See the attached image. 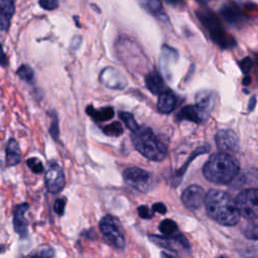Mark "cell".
Segmentation results:
<instances>
[{"label":"cell","instance_id":"f546056e","mask_svg":"<svg viewBox=\"0 0 258 258\" xmlns=\"http://www.w3.org/2000/svg\"><path fill=\"white\" fill-rule=\"evenodd\" d=\"M28 167L34 172V173H40L43 171V165L41 163V161L36 158V157H31L29 159H27L26 161Z\"/></svg>","mask_w":258,"mask_h":258},{"label":"cell","instance_id":"2e32d148","mask_svg":"<svg viewBox=\"0 0 258 258\" xmlns=\"http://www.w3.org/2000/svg\"><path fill=\"white\" fill-rule=\"evenodd\" d=\"M14 9V0H0V20L2 30L5 31L8 29Z\"/></svg>","mask_w":258,"mask_h":258},{"label":"cell","instance_id":"1f68e13d","mask_svg":"<svg viewBox=\"0 0 258 258\" xmlns=\"http://www.w3.org/2000/svg\"><path fill=\"white\" fill-rule=\"evenodd\" d=\"M137 213L142 219H151L154 212L150 210L147 206H140L137 208Z\"/></svg>","mask_w":258,"mask_h":258},{"label":"cell","instance_id":"ba28073f","mask_svg":"<svg viewBox=\"0 0 258 258\" xmlns=\"http://www.w3.org/2000/svg\"><path fill=\"white\" fill-rule=\"evenodd\" d=\"M123 178L128 185L142 192L148 191L153 184L152 175L148 171L139 167H129L125 169L123 172Z\"/></svg>","mask_w":258,"mask_h":258},{"label":"cell","instance_id":"30bf717a","mask_svg":"<svg viewBox=\"0 0 258 258\" xmlns=\"http://www.w3.org/2000/svg\"><path fill=\"white\" fill-rule=\"evenodd\" d=\"M44 181L46 188L51 194L59 192L64 186V173L57 163H51L45 172Z\"/></svg>","mask_w":258,"mask_h":258},{"label":"cell","instance_id":"e0dca14e","mask_svg":"<svg viewBox=\"0 0 258 258\" xmlns=\"http://www.w3.org/2000/svg\"><path fill=\"white\" fill-rule=\"evenodd\" d=\"M176 106V96L171 91H165L158 97L157 108L159 112L168 114L174 110Z\"/></svg>","mask_w":258,"mask_h":258},{"label":"cell","instance_id":"7c38bea8","mask_svg":"<svg viewBox=\"0 0 258 258\" xmlns=\"http://www.w3.org/2000/svg\"><path fill=\"white\" fill-rule=\"evenodd\" d=\"M217 147L222 152H237L239 150V140L234 131L230 129H222L217 132L216 137Z\"/></svg>","mask_w":258,"mask_h":258},{"label":"cell","instance_id":"7402d4cb","mask_svg":"<svg viewBox=\"0 0 258 258\" xmlns=\"http://www.w3.org/2000/svg\"><path fill=\"white\" fill-rule=\"evenodd\" d=\"M159 231L165 236V237H173L178 234V228L174 221L172 220H163L158 227Z\"/></svg>","mask_w":258,"mask_h":258},{"label":"cell","instance_id":"8992f818","mask_svg":"<svg viewBox=\"0 0 258 258\" xmlns=\"http://www.w3.org/2000/svg\"><path fill=\"white\" fill-rule=\"evenodd\" d=\"M100 231L105 241L119 250L125 248V238L119 221L110 215L102 218L99 224Z\"/></svg>","mask_w":258,"mask_h":258},{"label":"cell","instance_id":"60d3db41","mask_svg":"<svg viewBox=\"0 0 258 258\" xmlns=\"http://www.w3.org/2000/svg\"><path fill=\"white\" fill-rule=\"evenodd\" d=\"M168 3H170V4H172V5H176V4H178V3H180V1L181 0H166Z\"/></svg>","mask_w":258,"mask_h":258},{"label":"cell","instance_id":"d590c367","mask_svg":"<svg viewBox=\"0 0 258 258\" xmlns=\"http://www.w3.org/2000/svg\"><path fill=\"white\" fill-rule=\"evenodd\" d=\"M152 211L154 213H159V214H165L167 212V209L164 204L162 203H155L152 206Z\"/></svg>","mask_w":258,"mask_h":258},{"label":"cell","instance_id":"ffe728a7","mask_svg":"<svg viewBox=\"0 0 258 258\" xmlns=\"http://www.w3.org/2000/svg\"><path fill=\"white\" fill-rule=\"evenodd\" d=\"M86 112L96 122L108 121L114 117V109L110 106L103 107L100 109H94V107L92 105H90L86 108Z\"/></svg>","mask_w":258,"mask_h":258},{"label":"cell","instance_id":"836d02e7","mask_svg":"<svg viewBox=\"0 0 258 258\" xmlns=\"http://www.w3.org/2000/svg\"><path fill=\"white\" fill-rule=\"evenodd\" d=\"M239 67L241 69V71L243 72V74L248 75L251 68H252V60L250 57H245L243 58L241 61H239Z\"/></svg>","mask_w":258,"mask_h":258},{"label":"cell","instance_id":"484cf974","mask_svg":"<svg viewBox=\"0 0 258 258\" xmlns=\"http://www.w3.org/2000/svg\"><path fill=\"white\" fill-rule=\"evenodd\" d=\"M119 117L122 120V122L126 125V127L128 129H130L132 132L136 131L139 128L136 120L134 119V117L131 113H129V112H120Z\"/></svg>","mask_w":258,"mask_h":258},{"label":"cell","instance_id":"9c48e42d","mask_svg":"<svg viewBox=\"0 0 258 258\" xmlns=\"http://www.w3.org/2000/svg\"><path fill=\"white\" fill-rule=\"evenodd\" d=\"M149 239L156 244L157 246L170 250L172 252H185L190 250V245L187 241V239L180 233L173 237H161V236H155L150 235Z\"/></svg>","mask_w":258,"mask_h":258},{"label":"cell","instance_id":"83f0119b","mask_svg":"<svg viewBox=\"0 0 258 258\" xmlns=\"http://www.w3.org/2000/svg\"><path fill=\"white\" fill-rule=\"evenodd\" d=\"M48 131L54 140H58V136H59L58 119H57V115L54 112L51 113V120H50V126L48 128Z\"/></svg>","mask_w":258,"mask_h":258},{"label":"cell","instance_id":"5bb4252c","mask_svg":"<svg viewBox=\"0 0 258 258\" xmlns=\"http://www.w3.org/2000/svg\"><path fill=\"white\" fill-rule=\"evenodd\" d=\"M101 80L105 86L112 89H121L126 85V80L123 75L112 68H107L102 72Z\"/></svg>","mask_w":258,"mask_h":258},{"label":"cell","instance_id":"74e56055","mask_svg":"<svg viewBox=\"0 0 258 258\" xmlns=\"http://www.w3.org/2000/svg\"><path fill=\"white\" fill-rule=\"evenodd\" d=\"M1 66L5 67L6 66V54L4 50H2V58H1Z\"/></svg>","mask_w":258,"mask_h":258},{"label":"cell","instance_id":"f35d334b","mask_svg":"<svg viewBox=\"0 0 258 258\" xmlns=\"http://www.w3.org/2000/svg\"><path fill=\"white\" fill-rule=\"evenodd\" d=\"M250 83H251V79H250V77H249V76H246V77L243 79V85L248 86V85H250Z\"/></svg>","mask_w":258,"mask_h":258},{"label":"cell","instance_id":"8fae6325","mask_svg":"<svg viewBox=\"0 0 258 258\" xmlns=\"http://www.w3.org/2000/svg\"><path fill=\"white\" fill-rule=\"evenodd\" d=\"M206 196L207 194L203 187L197 184H191L183 190L181 201L183 206L188 210H198L205 203Z\"/></svg>","mask_w":258,"mask_h":258},{"label":"cell","instance_id":"9a60e30c","mask_svg":"<svg viewBox=\"0 0 258 258\" xmlns=\"http://www.w3.org/2000/svg\"><path fill=\"white\" fill-rule=\"evenodd\" d=\"M145 85L146 88L152 93V94H161L163 93V90L165 89V85L164 82L161 78V76L155 72V71H151L149 72L146 76H145Z\"/></svg>","mask_w":258,"mask_h":258},{"label":"cell","instance_id":"d6986e66","mask_svg":"<svg viewBox=\"0 0 258 258\" xmlns=\"http://www.w3.org/2000/svg\"><path fill=\"white\" fill-rule=\"evenodd\" d=\"M139 2L146 11H148L149 13H151L158 19L163 20V21H166L168 19L167 15L161 5L160 0H139Z\"/></svg>","mask_w":258,"mask_h":258},{"label":"cell","instance_id":"7bdbcfd3","mask_svg":"<svg viewBox=\"0 0 258 258\" xmlns=\"http://www.w3.org/2000/svg\"><path fill=\"white\" fill-rule=\"evenodd\" d=\"M201 1H203V2H209V1H212V0H201Z\"/></svg>","mask_w":258,"mask_h":258},{"label":"cell","instance_id":"b9f144b4","mask_svg":"<svg viewBox=\"0 0 258 258\" xmlns=\"http://www.w3.org/2000/svg\"><path fill=\"white\" fill-rule=\"evenodd\" d=\"M255 60H256V63L258 64V53H255Z\"/></svg>","mask_w":258,"mask_h":258},{"label":"cell","instance_id":"8d00e7d4","mask_svg":"<svg viewBox=\"0 0 258 258\" xmlns=\"http://www.w3.org/2000/svg\"><path fill=\"white\" fill-rule=\"evenodd\" d=\"M256 96H253V97H251V99H250V101H249V104H248V110L249 111H253L254 110V108H255V106H256Z\"/></svg>","mask_w":258,"mask_h":258},{"label":"cell","instance_id":"52a82bcc","mask_svg":"<svg viewBox=\"0 0 258 258\" xmlns=\"http://www.w3.org/2000/svg\"><path fill=\"white\" fill-rule=\"evenodd\" d=\"M240 215L247 220H258V188H246L236 198Z\"/></svg>","mask_w":258,"mask_h":258},{"label":"cell","instance_id":"3957f363","mask_svg":"<svg viewBox=\"0 0 258 258\" xmlns=\"http://www.w3.org/2000/svg\"><path fill=\"white\" fill-rule=\"evenodd\" d=\"M131 139L135 149L144 157L153 161H161L165 158L167 153L166 144H164L149 127H139L136 131L132 132Z\"/></svg>","mask_w":258,"mask_h":258},{"label":"cell","instance_id":"5b68a950","mask_svg":"<svg viewBox=\"0 0 258 258\" xmlns=\"http://www.w3.org/2000/svg\"><path fill=\"white\" fill-rule=\"evenodd\" d=\"M213 97L211 93L201 94V98L198 99L196 105H187L178 112V120H186L195 123L205 122L212 111L213 108Z\"/></svg>","mask_w":258,"mask_h":258},{"label":"cell","instance_id":"cb8c5ba5","mask_svg":"<svg viewBox=\"0 0 258 258\" xmlns=\"http://www.w3.org/2000/svg\"><path fill=\"white\" fill-rule=\"evenodd\" d=\"M16 74L22 81L28 84H32L34 82V72L29 66H26V64L20 66Z\"/></svg>","mask_w":258,"mask_h":258},{"label":"cell","instance_id":"4dcf8cb0","mask_svg":"<svg viewBox=\"0 0 258 258\" xmlns=\"http://www.w3.org/2000/svg\"><path fill=\"white\" fill-rule=\"evenodd\" d=\"M38 3L45 10H53L58 7V0H39Z\"/></svg>","mask_w":258,"mask_h":258},{"label":"cell","instance_id":"7a4b0ae2","mask_svg":"<svg viewBox=\"0 0 258 258\" xmlns=\"http://www.w3.org/2000/svg\"><path fill=\"white\" fill-rule=\"evenodd\" d=\"M238 160L227 152H218L210 156L203 167L205 177L214 183L226 184L231 182L239 173Z\"/></svg>","mask_w":258,"mask_h":258},{"label":"cell","instance_id":"d4e9b609","mask_svg":"<svg viewBox=\"0 0 258 258\" xmlns=\"http://www.w3.org/2000/svg\"><path fill=\"white\" fill-rule=\"evenodd\" d=\"M103 132L108 135V136H120L122 133H123V127L121 125L120 122L118 121H114L113 123L109 124V125H106L105 127L102 128Z\"/></svg>","mask_w":258,"mask_h":258},{"label":"cell","instance_id":"ac0fdd59","mask_svg":"<svg viewBox=\"0 0 258 258\" xmlns=\"http://www.w3.org/2000/svg\"><path fill=\"white\" fill-rule=\"evenodd\" d=\"M21 160L20 148L18 142L14 138H10L6 146V164L7 166H14Z\"/></svg>","mask_w":258,"mask_h":258},{"label":"cell","instance_id":"ab89813d","mask_svg":"<svg viewBox=\"0 0 258 258\" xmlns=\"http://www.w3.org/2000/svg\"><path fill=\"white\" fill-rule=\"evenodd\" d=\"M160 258H175V257H173V256H171V255H169V254H167L165 252H162L160 254Z\"/></svg>","mask_w":258,"mask_h":258},{"label":"cell","instance_id":"603a6c76","mask_svg":"<svg viewBox=\"0 0 258 258\" xmlns=\"http://www.w3.org/2000/svg\"><path fill=\"white\" fill-rule=\"evenodd\" d=\"M244 236L249 240H258V220H249L242 229Z\"/></svg>","mask_w":258,"mask_h":258},{"label":"cell","instance_id":"44dd1931","mask_svg":"<svg viewBox=\"0 0 258 258\" xmlns=\"http://www.w3.org/2000/svg\"><path fill=\"white\" fill-rule=\"evenodd\" d=\"M221 14L222 16L232 25H240V23L243 21L242 14L238 10L237 7L230 4H225L221 8Z\"/></svg>","mask_w":258,"mask_h":258},{"label":"cell","instance_id":"6da1fadb","mask_svg":"<svg viewBox=\"0 0 258 258\" xmlns=\"http://www.w3.org/2000/svg\"><path fill=\"white\" fill-rule=\"evenodd\" d=\"M205 206L208 215L224 226L236 225L241 216L236 200L220 189H211L207 192Z\"/></svg>","mask_w":258,"mask_h":258},{"label":"cell","instance_id":"4316f807","mask_svg":"<svg viewBox=\"0 0 258 258\" xmlns=\"http://www.w3.org/2000/svg\"><path fill=\"white\" fill-rule=\"evenodd\" d=\"M54 255L53 249L48 245H43L39 247L35 253L31 254L27 258H52Z\"/></svg>","mask_w":258,"mask_h":258},{"label":"cell","instance_id":"e575fe53","mask_svg":"<svg viewBox=\"0 0 258 258\" xmlns=\"http://www.w3.org/2000/svg\"><path fill=\"white\" fill-rule=\"evenodd\" d=\"M244 258H258V246L251 247L250 249L245 250L243 253Z\"/></svg>","mask_w":258,"mask_h":258},{"label":"cell","instance_id":"4fadbf2b","mask_svg":"<svg viewBox=\"0 0 258 258\" xmlns=\"http://www.w3.org/2000/svg\"><path fill=\"white\" fill-rule=\"evenodd\" d=\"M29 206L26 203L17 205L13 211V226L15 232L20 237H26L28 233V221L25 218V213L27 212Z\"/></svg>","mask_w":258,"mask_h":258},{"label":"cell","instance_id":"d6a6232c","mask_svg":"<svg viewBox=\"0 0 258 258\" xmlns=\"http://www.w3.org/2000/svg\"><path fill=\"white\" fill-rule=\"evenodd\" d=\"M64 207H66V199L64 198H58L54 203L53 210L58 216H62L63 212H64Z\"/></svg>","mask_w":258,"mask_h":258},{"label":"cell","instance_id":"f1b7e54d","mask_svg":"<svg viewBox=\"0 0 258 258\" xmlns=\"http://www.w3.org/2000/svg\"><path fill=\"white\" fill-rule=\"evenodd\" d=\"M208 151H209V148H208L207 146H203V147L197 148V149L195 150V152H192V154L189 156V158L187 159L186 163H184V165L178 170L177 174H179V175L181 176V175L184 173V170L186 169V167H187V165L189 164V162H190L194 158H196V156H198V155H200V154H203V153H206V152H208Z\"/></svg>","mask_w":258,"mask_h":258},{"label":"cell","instance_id":"277c9868","mask_svg":"<svg viewBox=\"0 0 258 258\" xmlns=\"http://www.w3.org/2000/svg\"><path fill=\"white\" fill-rule=\"evenodd\" d=\"M197 15L208 30L211 39L222 48H231L236 45L235 38L224 30L217 15L209 9H201L197 11Z\"/></svg>","mask_w":258,"mask_h":258}]
</instances>
